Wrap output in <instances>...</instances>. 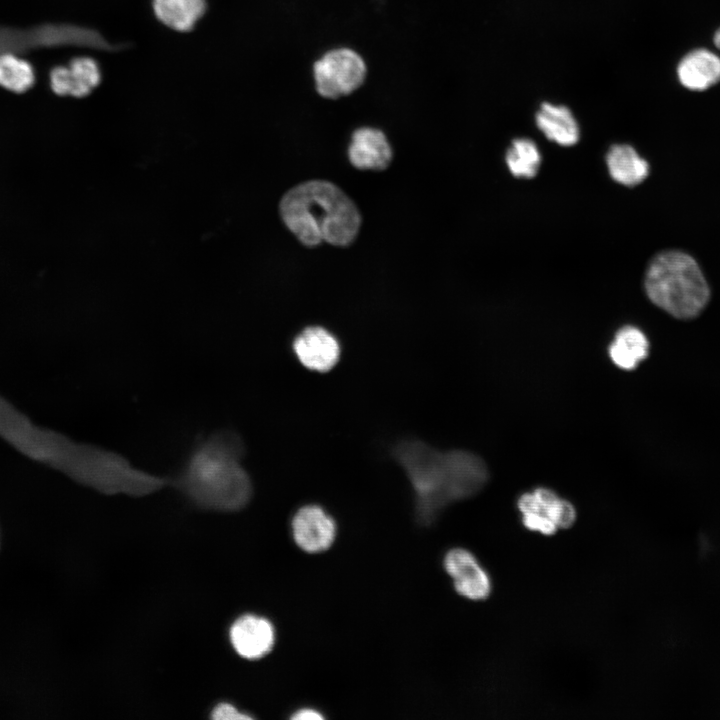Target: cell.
I'll list each match as a JSON object with an SVG mask.
<instances>
[{"label":"cell","instance_id":"9a60e30c","mask_svg":"<svg viewBox=\"0 0 720 720\" xmlns=\"http://www.w3.org/2000/svg\"><path fill=\"white\" fill-rule=\"evenodd\" d=\"M536 124L549 140L561 146H572L579 140L578 123L566 106L543 103L536 113Z\"/></svg>","mask_w":720,"mask_h":720},{"label":"cell","instance_id":"7c38bea8","mask_svg":"<svg viewBox=\"0 0 720 720\" xmlns=\"http://www.w3.org/2000/svg\"><path fill=\"white\" fill-rule=\"evenodd\" d=\"M230 640L241 657L254 660L271 651L275 632L266 618L247 614L239 617L231 626Z\"/></svg>","mask_w":720,"mask_h":720},{"label":"cell","instance_id":"9c48e42d","mask_svg":"<svg viewBox=\"0 0 720 720\" xmlns=\"http://www.w3.org/2000/svg\"><path fill=\"white\" fill-rule=\"evenodd\" d=\"M76 28L72 24H46L20 30L0 27V54L25 52L34 47L73 45Z\"/></svg>","mask_w":720,"mask_h":720},{"label":"cell","instance_id":"3957f363","mask_svg":"<svg viewBox=\"0 0 720 720\" xmlns=\"http://www.w3.org/2000/svg\"><path fill=\"white\" fill-rule=\"evenodd\" d=\"M279 210L287 228L308 247L322 242L348 246L361 226L355 203L326 180H310L291 188L282 197Z\"/></svg>","mask_w":720,"mask_h":720},{"label":"cell","instance_id":"7402d4cb","mask_svg":"<svg viewBox=\"0 0 720 720\" xmlns=\"http://www.w3.org/2000/svg\"><path fill=\"white\" fill-rule=\"evenodd\" d=\"M323 718L324 716L319 711L312 708L300 709L292 715L294 720H321Z\"/></svg>","mask_w":720,"mask_h":720},{"label":"cell","instance_id":"8992f818","mask_svg":"<svg viewBox=\"0 0 720 720\" xmlns=\"http://www.w3.org/2000/svg\"><path fill=\"white\" fill-rule=\"evenodd\" d=\"M365 76V62L348 48L331 50L314 64L316 89L329 99L352 93L363 83Z\"/></svg>","mask_w":720,"mask_h":720},{"label":"cell","instance_id":"603a6c76","mask_svg":"<svg viewBox=\"0 0 720 720\" xmlns=\"http://www.w3.org/2000/svg\"><path fill=\"white\" fill-rule=\"evenodd\" d=\"M714 44L720 50V28L716 31L714 35Z\"/></svg>","mask_w":720,"mask_h":720},{"label":"cell","instance_id":"44dd1931","mask_svg":"<svg viewBox=\"0 0 720 720\" xmlns=\"http://www.w3.org/2000/svg\"><path fill=\"white\" fill-rule=\"evenodd\" d=\"M211 717L215 720H249L252 718L229 703H221L215 706Z\"/></svg>","mask_w":720,"mask_h":720},{"label":"cell","instance_id":"52a82bcc","mask_svg":"<svg viewBox=\"0 0 720 720\" xmlns=\"http://www.w3.org/2000/svg\"><path fill=\"white\" fill-rule=\"evenodd\" d=\"M443 566L453 582L455 591L471 601L489 598L493 583L489 572L469 550L455 547L448 550Z\"/></svg>","mask_w":720,"mask_h":720},{"label":"cell","instance_id":"5b68a950","mask_svg":"<svg viewBox=\"0 0 720 720\" xmlns=\"http://www.w3.org/2000/svg\"><path fill=\"white\" fill-rule=\"evenodd\" d=\"M517 508L522 525L544 536H552L558 530L572 527L577 519L574 505L546 487L521 494Z\"/></svg>","mask_w":720,"mask_h":720},{"label":"cell","instance_id":"8fae6325","mask_svg":"<svg viewBox=\"0 0 720 720\" xmlns=\"http://www.w3.org/2000/svg\"><path fill=\"white\" fill-rule=\"evenodd\" d=\"M50 87L60 96L85 97L100 83L97 62L89 57L74 58L68 67L56 66L49 73Z\"/></svg>","mask_w":720,"mask_h":720},{"label":"cell","instance_id":"e0dca14e","mask_svg":"<svg viewBox=\"0 0 720 720\" xmlns=\"http://www.w3.org/2000/svg\"><path fill=\"white\" fill-rule=\"evenodd\" d=\"M610 176L625 186H635L646 179L649 165L637 151L628 144H615L606 155Z\"/></svg>","mask_w":720,"mask_h":720},{"label":"cell","instance_id":"2e32d148","mask_svg":"<svg viewBox=\"0 0 720 720\" xmlns=\"http://www.w3.org/2000/svg\"><path fill=\"white\" fill-rule=\"evenodd\" d=\"M608 352L611 361L618 368L633 370L647 358L649 341L642 330L626 325L616 332Z\"/></svg>","mask_w":720,"mask_h":720},{"label":"cell","instance_id":"4fadbf2b","mask_svg":"<svg viewBox=\"0 0 720 720\" xmlns=\"http://www.w3.org/2000/svg\"><path fill=\"white\" fill-rule=\"evenodd\" d=\"M351 164L362 170L386 169L393 158L385 134L376 128L362 127L354 131L348 148Z\"/></svg>","mask_w":720,"mask_h":720},{"label":"cell","instance_id":"6da1fadb","mask_svg":"<svg viewBox=\"0 0 720 720\" xmlns=\"http://www.w3.org/2000/svg\"><path fill=\"white\" fill-rule=\"evenodd\" d=\"M415 496L416 519L431 525L442 511L478 494L489 480L483 459L469 451H438L420 440H407L394 449Z\"/></svg>","mask_w":720,"mask_h":720},{"label":"cell","instance_id":"ba28073f","mask_svg":"<svg viewBox=\"0 0 720 720\" xmlns=\"http://www.w3.org/2000/svg\"><path fill=\"white\" fill-rule=\"evenodd\" d=\"M291 528L295 543L308 553L327 550L336 536L334 519L318 505L301 507L292 519Z\"/></svg>","mask_w":720,"mask_h":720},{"label":"cell","instance_id":"ffe728a7","mask_svg":"<svg viewBox=\"0 0 720 720\" xmlns=\"http://www.w3.org/2000/svg\"><path fill=\"white\" fill-rule=\"evenodd\" d=\"M506 163L515 177L532 178L541 163L540 151L531 139L517 138L507 150Z\"/></svg>","mask_w":720,"mask_h":720},{"label":"cell","instance_id":"30bf717a","mask_svg":"<svg viewBox=\"0 0 720 720\" xmlns=\"http://www.w3.org/2000/svg\"><path fill=\"white\" fill-rule=\"evenodd\" d=\"M293 350L303 366L318 372L332 369L340 356L337 339L320 326L302 330L294 339Z\"/></svg>","mask_w":720,"mask_h":720},{"label":"cell","instance_id":"7a4b0ae2","mask_svg":"<svg viewBox=\"0 0 720 720\" xmlns=\"http://www.w3.org/2000/svg\"><path fill=\"white\" fill-rule=\"evenodd\" d=\"M243 453L238 435L216 432L193 449L174 485L199 507L240 510L252 496L250 478L241 465Z\"/></svg>","mask_w":720,"mask_h":720},{"label":"cell","instance_id":"ac0fdd59","mask_svg":"<svg viewBox=\"0 0 720 720\" xmlns=\"http://www.w3.org/2000/svg\"><path fill=\"white\" fill-rule=\"evenodd\" d=\"M205 0H153L156 17L169 28L187 32L206 12Z\"/></svg>","mask_w":720,"mask_h":720},{"label":"cell","instance_id":"5bb4252c","mask_svg":"<svg viewBox=\"0 0 720 720\" xmlns=\"http://www.w3.org/2000/svg\"><path fill=\"white\" fill-rule=\"evenodd\" d=\"M676 72L686 89L707 90L720 82V57L706 48L694 49L680 60Z\"/></svg>","mask_w":720,"mask_h":720},{"label":"cell","instance_id":"d6986e66","mask_svg":"<svg viewBox=\"0 0 720 720\" xmlns=\"http://www.w3.org/2000/svg\"><path fill=\"white\" fill-rule=\"evenodd\" d=\"M32 64L15 55L0 54V86L14 93H24L35 83Z\"/></svg>","mask_w":720,"mask_h":720},{"label":"cell","instance_id":"277c9868","mask_svg":"<svg viewBox=\"0 0 720 720\" xmlns=\"http://www.w3.org/2000/svg\"><path fill=\"white\" fill-rule=\"evenodd\" d=\"M644 288L654 305L678 319L698 316L710 298L709 285L698 263L678 250L653 257L645 273Z\"/></svg>","mask_w":720,"mask_h":720}]
</instances>
